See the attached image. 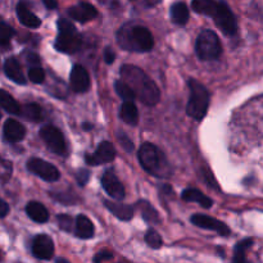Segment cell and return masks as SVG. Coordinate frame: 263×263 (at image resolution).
Wrapping results in <instances>:
<instances>
[{"mask_svg": "<svg viewBox=\"0 0 263 263\" xmlns=\"http://www.w3.org/2000/svg\"><path fill=\"white\" fill-rule=\"evenodd\" d=\"M121 77L125 82H127L134 90L136 99L140 100L143 104L153 107L161 99V91L156 82L139 67L133 64H125L121 67Z\"/></svg>", "mask_w": 263, "mask_h": 263, "instance_id": "cell-1", "label": "cell"}, {"mask_svg": "<svg viewBox=\"0 0 263 263\" xmlns=\"http://www.w3.org/2000/svg\"><path fill=\"white\" fill-rule=\"evenodd\" d=\"M117 41L122 49L139 53L151 51L154 46L153 35L144 26L122 27L117 32Z\"/></svg>", "mask_w": 263, "mask_h": 263, "instance_id": "cell-2", "label": "cell"}, {"mask_svg": "<svg viewBox=\"0 0 263 263\" xmlns=\"http://www.w3.org/2000/svg\"><path fill=\"white\" fill-rule=\"evenodd\" d=\"M141 167L148 174L156 177H167L170 175V166L164 154L152 143H144L138 152Z\"/></svg>", "mask_w": 263, "mask_h": 263, "instance_id": "cell-3", "label": "cell"}, {"mask_svg": "<svg viewBox=\"0 0 263 263\" xmlns=\"http://www.w3.org/2000/svg\"><path fill=\"white\" fill-rule=\"evenodd\" d=\"M57 26H58V36L54 41L55 50L66 54L76 53L82 45L81 33L67 18H59Z\"/></svg>", "mask_w": 263, "mask_h": 263, "instance_id": "cell-4", "label": "cell"}, {"mask_svg": "<svg viewBox=\"0 0 263 263\" xmlns=\"http://www.w3.org/2000/svg\"><path fill=\"white\" fill-rule=\"evenodd\" d=\"M187 86L190 89L189 102L186 105L187 116L197 121H202L210 107V92L202 82L195 79H189Z\"/></svg>", "mask_w": 263, "mask_h": 263, "instance_id": "cell-5", "label": "cell"}, {"mask_svg": "<svg viewBox=\"0 0 263 263\" xmlns=\"http://www.w3.org/2000/svg\"><path fill=\"white\" fill-rule=\"evenodd\" d=\"M195 53L200 61H215L222 54V45L212 30H204L199 33L195 43Z\"/></svg>", "mask_w": 263, "mask_h": 263, "instance_id": "cell-6", "label": "cell"}, {"mask_svg": "<svg viewBox=\"0 0 263 263\" xmlns=\"http://www.w3.org/2000/svg\"><path fill=\"white\" fill-rule=\"evenodd\" d=\"M216 26L222 31L225 35L234 36L238 31V23H236V17L228 5L225 0H220L218 9L213 17Z\"/></svg>", "mask_w": 263, "mask_h": 263, "instance_id": "cell-7", "label": "cell"}, {"mask_svg": "<svg viewBox=\"0 0 263 263\" xmlns=\"http://www.w3.org/2000/svg\"><path fill=\"white\" fill-rule=\"evenodd\" d=\"M40 138L53 153L63 156L67 152V144L63 134L53 125H45L40 130Z\"/></svg>", "mask_w": 263, "mask_h": 263, "instance_id": "cell-8", "label": "cell"}, {"mask_svg": "<svg viewBox=\"0 0 263 263\" xmlns=\"http://www.w3.org/2000/svg\"><path fill=\"white\" fill-rule=\"evenodd\" d=\"M27 170L31 174L36 175L37 177L43 179L46 182H54L59 180L61 174L54 164L44 161L40 158H31L27 161Z\"/></svg>", "mask_w": 263, "mask_h": 263, "instance_id": "cell-9", "label": "cell"}, {"mask_svg": "<svg viewBox=\"0 0 263 263\" xmlns=\"http://www.w3.org/2000/svg\"><path fill=\"white\" fill-rule=\"evenodd\" d=\"M54 243L50 236L41 234L33 238L32 246H31V252L32 256L37 259L43 261H50L54 257Z\"/></svg>", "mask_w": 263, "mask_h": 263, "instance_id": "cell-10", "label": "cell"}, {"mask_svg": "<svg viewBox=\"0 0 263 263\" xmlns=\"http://www.w3.org/2000/svg\"><path fill=\"white\" fill-rule=\"evenodd\" d=\"M102 186L107 192V194L115 200H123L126 197L125 186L121 184L113 170H107L102 176Z\"/></svg>", "mask_w": 263, "mask_h": 263, "instance_id": "cell-11", "label": "cell"}, {"mask_svg": "<svg viewBox=\"0 0 263 263\" xmlns=\"http://www.w3.org/2000/svg\"><path fill=\"white\" fill-rule=\"evenodd\" d=\"M116 158V149L109 141H102L98 145L94 154H85V161L90 166H99L103 163H109Z\"/></svg>", "mask_w": 263, "mask_h": 263, "instance_id": "cell-12", "label": "cell"}, {"mask_svg": "<svg viewBox=\"0 0 263 263\" xmlns=\"http://www.w3.org/2000/svg\"><path fill=\"white\" fill-rule=\"evenodd\" d=\"M192 222L193 225L198 226L200 229H204V230H212L216 231L218 235L221 236H229L230 235V229L229 226H226L222 221L216 220V218L211 217L207 215H194L192 216Z\"/></svg>", "mask_w": 263, "mask_h": 263, "instance_id": "cell-13", "label": "cell"}, {"mask_svg": "<svg viewBox=\"0 0 263 263\" xmlns=\"http://www.w3.org/2000/svg\"><path fill=\"white\" fill-rule=\"evenodd\" d=\"M69 85H71L72 91L74 92H85L90 87V76L81 64H74L69 74Z\"/></svg>", "mask_w": 263, "mask_h": 263, "instance_id": "cell-14", "label": "cell"}, {"mask_svg": "<svg viewBox=\"0 0 263 263\" xmlns=\"http://www.w3.org/2000/svg\"><path fill=\"white\" fill-rule=\"evenodd\" d=\"M67 13H68V15L72 20L81 23H86L98 17L97 8L86 2H81L79 4L73 5V7H69L67 9Z\"/></svg>", "mask_w": 263, "mask_h": 263, "instance_id": "cell-15", "label": "cell"}, {"mask_svg": "<svg viewBox=\"0 0 263 263\" xmlns=\"http://www.w3.org/2000/svg\"><path fill=\"white\" fill-rule=\"evenodd\" d=\"M3 135H4V139L8 143H20L25 139L26 128L17 120L9 118V120L5 121L4 126H3Z\"/></svg>", "mask_w": 263, "mask_h": 263, "instance_id": "cell-16", "label": "cell"}, {"mask_svg": "<svg viewBox=\"0 0 263 263\" xmlns=\"http://www.w3.org/2000/svg\"><path fill=\"white\" fill-rule=\"evenodd\" d=\"M103 202H104V205L107 207V210L121 221H130L134 217V215H135V207L130 204H125V203H121V200H118V202L103 200Z\"/></svg>", "mask_w": 263, "mask_h": 263, "instance_id": "cell-17", "label": "cell"}, {"mask_svg": "<svg viewBox=\"0 0 263 263\" xmlns=\"http://www.w3.org/2000/svg\"><path fill=\"white\" fill-rule=\"evenodd\" d=\"M15 12H17L18 21L22 23L23 26L30 28H37L41 26V20L35 14V13L31 12L27 8V5L25 4V2H20L15 8Z\"/></svg>", "mask_w": 263, "mask_h": 263, "instance_id": "cell-18", "label": "cell"}, {"mask_svg": "<svg viewBox=\"0 0 263 263\" xmlns=\"http://www.w3.org/2000/svg\"><path fill=\"white\" fill-rule=\"evenodd\" d=\"M4 73L7 74L8 79L14 81L15 84H20V85L26 84V79L22 73V68H21L20 62H18L15 58H13V57L5 59Z\"/></svg>", "mask_w": 263, "mask_h": 263, "instance_id": "cell-19", "label": "cell"}, {"mask_svg": "<svg viewBox=\"0 0 263 263\" xmlns=\"http://www.w3.org/2000/svg\"><path fill=\"white\" fill-rule=\"evenodd\" d=\"M181 198L184 202L198 203V204L202 205L205 210H208V208H211L213 205V200L210 197H207L200 190L194 189V187H187V189H185L182 192Z\"/></svg>", "mask_w": 263, "mask_h": 263, "instance_id": "cell-20", "label": "cell"}, {"mask_svg": "<svg viewBox=\"0 0 263 263\" xmlns=\"http://www.w3.org/2000/svg\"><path fill=\"white\" fill-rule=\"evenodd\" d=\"M74 234L80 239H91L95 234V228L89 217L84 215H79L76 217V226Z\"/></svg>", "mask_w": 263, "mask_h": 263, "instance_id": "cell-21", "label": "cell"}, {"mask_svg": "<svg viewBox=\"0 0 263 263\" xmlns=\"http://www.w3.org/2000/svg\"><path fill=\"white\" fill-rule=\"evenodd\" d=\"M26 213L32 221L37 223H45L49 220V212L45 205L39 202H30L26 205Z\"/></svg>", "mask_w": 263, "mask_h": 263, "instance_id": "cell-22", "label": "cell"}, {"mask_svg": "<svg viewBox=\"0 0 263 263\" xmlns=\"http://www.w3.org/2000/svg\"><path fill=\"white\" fill-rule=\"evenodd\" d=\"M220 0H193L192 8L195 13L207 17H215Z\"/></svg>", "mask_w": 263, "mask_h": 263, "instance_id": "cell-23", "label": "cell"}, {"mask_svg": "<svg viewBox=\"0 0 263 263\" xmlns=\"http://www.w3.org/2000/svg\"><path fill=\"white\" fill-rule=\"evenodd\" d=\"M170 15H171V20L175 25L179 26H185L189 21V8L185 3L177 2L175 4L171 5V9H170Z\"/></svg>", "mask_w": 263, "mask_h": 263, "instance_id": "cell-24", "label": "cell"}, {"mask_svg": "<svg viewBox=\"0 0 263 263\" xmlns=\"http://www.w3.org/2000/svg\"><path fill=\"white\" fill-rule=\"evenodd\" d=\"M120 118L125 123L131 126L138 125L139 122V110L136 108L135 103L130 102H123V104L121 105L120 108Z\"/></svg>", "mask_w": 263, "mask_h": 263, "instance_id": "cell-25", "label": "cell"}, {"mask_svg": "<svg viewBox=\"0 0 263 263\" xmlns=\"http://www.w3.org/2000/svg\"><path fill=\"white\" fill-rule=\"evenodd\" d=\"M0 104H2V108L9 115L14 116H21V112H22V107L20 105V103L12 97L8 91L5 90H2L0 91Z\"/></svg>", "mask_w": 263, "mask_h": 263, "instance_id": "cell-26", "label": "cell"}, {"mask_svg": "<svg viewBox=\"0 0 263 263\" xmlns=\"http://www.w3.org/2000/svg\"><path fill=\"white\" fill-rule=\"evenodd\" d=\"M21 116L25 120L31 121V122H41L44 117H45L43 108L39 104H36V103H28V104L23 105Z\"/></svg>", "mask_w": 263, "mask_h": 263, "instance_id": "cell-27", "label": "cell"}, {"mask_svg": "<svg viewBox=\"0 0 263 263\" xmlns=\"http://www.w3.org/2000/svg\"><path fill=\"white\" fill-rule=\"evenodd\" d=\"M136 205H138V208L140 210L141 216H143V218L146 222L154 223V225L161 223V217H159L158 212H157L156 208H154L148 200H139Z\"/></svg>", "mask_w": 263, "mask_h": 263, "instance_id": "cell-28", "label": "cell"}, {"mask_svg": "<svg viewBox=\"0 0 263 263\" xmlns=\"http://www.w3.org/2000/svg\"><path fill=\"white\" fill-rule=\"evenodd\" d=\"M115 90L116 92H117L118 97H120L123 102H127V100L134 102V100L136 99V95L135 92H134V90L131 89L130 85H128L127 82L123 81V80H117V81L115 82Z\"/></svg>", "mask_w": 263, "mask_h": 263, "instance_id": "cell-29", "label": "cell"}, {"mask_svg": "<svg viewBox=\"0 0 263 263\" xmlns=\"http://www.w3.org/2000/svg\"><path fill=\"white\" fill-rule=\"evenodd\" d=\"M15 31L14 28L10 27L7 22L3 21L2 25H0V45H2L3 50H7L10 45V40L14 36Z\"/></svg>", "mask_w": 263, "mask_h": 263, "instance_id": "cell-30", "label": "cell"}, {"mask_svg": "<svg viewBox=\"0 0 263 263\" xmlns=\"http://www.w3.org/2000/svg\"><path fill=\"white\" fill-rule=\"evenodd\" d=\"M253 246V239H244L240 243L236 244L235 254H234L233 262H246L247 261V249Z\"/></svg>", "mask_w": 263, "mask_h": 263, "instance_id": "cell-31", "label": "cell"}, {"mask_svg": "<svg viewBox=\"0 0 263 263\" xmlns=\"http://www.w3.org/2000/svg\"><path fill=\"white\" fill-rule=\"evenodd\" d=\"M50 195L57 200V202L63 203V204H67V205L77 204V200H79V198L71 192H58V193L50 192Z\"/></svg>", "mask_w": 263, "mask_h": 263, "instance_id": "cell-32", "label": "cell"}, {"mask_svg": "<svg viewBox=\"0 0 263 263\" xmlns=\"http://www.w3.org/2000/svg\"><path fill=\"white\" fill-rule=\"evenodd\" d=\"M28 79L33 84H43L44 80H45V71H44V68H41L40 64L39 66H31L28 68Z\"/></svg>", "mask_w": 263, "mask_h": 263, "instance_id": "cell-33", "label": "cell"}, {"mask_svg": "<svg viewBox=\"0 0 263 263\" xmlns=\"http://www.w3.org/2000/svg\"><path fill=\"white\" fill-rule=\"evenodd\" d=\"M57 221H58L59 228L63 231H67V233H72V230L76 226V220L73 221V218L68 215H58L57 216Z\"/></svg>", "mask_w": 263, "mask_h": 263, "instance_id": "cell-34", "label": "cell"}, {"mask_svg": "<svg viewBox=\"0 0 263 263\" xmlns=\"http://www.w3.org/2000/svg\"><path fill=\"white\" fill-rule=\"evenodd\" d=\"M145 241L151 248L153 249H159L162 247V238L156 230L151 229V230L146 231L145 234Z\"/></svg>", "mask_w": 263, "mask_h": 263, "instance_id": "cell-35", "label": "cell"}, {"mask_svg": "<svg viewBox=\"0 0 263 263\" xmlns=\"http://www.w3.org/2000/svg\"><path fill=\"white\" fill-rule=\"evenodd\" d=\"M200 177H202L203 182H205V184H207L208 186L213 187V189L220 190V186H218V184H217V182H216L215 176H213V174L208 168H202V170H200Z\"/></svg>", "mask_w": 263, "mask_h": 263, "instance_id": "cell-36", "label": "cell"}, {"mask_svg": "<svg viewBox=\"0 0 263 263\" xmlns=\"http://www.w3.org/2000/svg\"><path fill=\"white\" fill-rule=\"evenodd\" d=\"M117 138H118V141H120L121 146H122L126 152H128V153H130V152L134 151L133 140H131V139L128 138L125 133H118Z\"/></svg>", "mask_w": 263, "mask_h": 263, "instance_id": "cell-37", "label": "cell"}, {"mask_svg": "<svg viewBox=\"0 0 263 263\" xmlns=\"http://www.w3.org/2000/svg\"><path fill=\"white\" fill-rule=\"evenodd\" d=\"M12 170H13V164L10 163L9 161L7 159H3L2 161V182L5 184V182L9 180V177L12 176Z\"/></svg>", "mask_w": 263, "mask_h": 263, "instance_id": "cell-38", "label": "cell"}, {"mask_svg": "<svg viewBox=\"0 0 263 263\" xmlns=\"http://www.w3.org/2000/svg\"><path fill=\"white\" fill-rule=\"evenodd\" d=\"M90 179V172L87 170H79L76 174V180L80 186H85Z\"/></svg>", "mask_w": 263, "mask_h": 263, "instance_id": "cell-39", "label": "cell"}, {"mask_svg": "<svg viewBox=\"0 0 263 263\" xmlns=\"http://www.w3.org/2000/svg\"><path fill=\"white\" fill-rule=\"evenodd\" d=\"M115 254L109 251H100L99 253L95 254L94 257V262L95 263H99V262H105V261H110L113 259Z\"/></svg>", "mask_w": 263, "mask_h": 263, "instance_id": "cell-40", "label": "cell"}, {"mask_svg": "<svg viewBox=\"0 0 263 263\" xmlns=\"http://www.w3.org/2000/svg\"><path fill=\"white\" fill-rule=\"evenodd\" d=\"M26 61H27V63L31 66H39L41 62L40 57H39V54L33 53V51H26Z\"/></svg>", "mask_w": 263, "mask_h": 263, "instance_id": "cell-41", "label": "cell"}, {"mask_svg": "<svg viewBox=\"0 0 263 263\" xmlns=\"http://www.w3.org/2000/svg\"><path fill=\"white\" fill-rule=\"evenodd\" d=\"M103 58H104L105 63H107V64H112L113 62H115V59H116L115 51H113L112 49H110L109 46H108V48H105L104 53H103Z\"/></svg>", "mask_w": 263, "mask_h": 263, "instance_id": "cell-42", "label": "cell"}, {"mask_svg": "<svg viewBox=\"0 0 263 263\" xmlns=\"http://www.w3.org/2000/svg\"><path fill=\"white\" fill-rule=\"evenodd\" d=\"M8 212H9V205L4 199H2L0 200V217L4 218L8 215Z\"/></svg>", "mask_w": 263, "mask_h": 263, "instance_id": "cell-43", "label": "cell"}, {"mask_svg": "<svg viewBox=\"0 0 263 263\" xmlns=\"http://www.w3.org/2000/svg\"><path fill=\"white\" fill-rule=\"evenodd\" d=\"M44 5H45L48 9H55L57 7H58V3H57V0H43Z\"/></svg>", "mask_w": 263, "mask_h": 263, "instance_id": "cell-44", "label": "cell"}, {"mask_svg": "<svg viewBox=\"0 0 263 263\" xmlns=\"http://www.w3.org/2000/svg\"><path fill=\"white\" fill-rule=\"evenodd\" d=\"M98 2L102 3V4L109 5L110 8H116L118 4H120V3H118V0H98Z\"/></svg>", "mask_w": 263, "mask_h": 263, "instance_id": "cell-45", "label": "cell"}, {"mask_svg": "<svg viewBox=\"0 0 263 263\" xmlns=\"http://www.w3.org/2000/svg\"><path fill=\"white\" fill-rule=\"evenodd\" d=\"M162 0H145V4H148L149 7H153V5L158 4V3H161Z\"/></svg>", "mask_w": 263, "mask_h": 263, "instance_id": "cell-46", "label": "cell"}, {"mask_svg": "<svg viewBox=\"0 0 263 263\" xmlns=\"http://www.w3.org/2000/svg\"><path fill=\"white\" fill-rule=\"evenodd\" d=\"M82 128H84L85 131H90L92 128V125L91 123H87V122H85L84 125H82Z\"/></svg>", "mask_w": 263, "mask_h": 263, "instance_id": "cell-47", "label": "cell"}, {"mask_svg": "<svg viewBox=\"0 0 263 263\" xmlns=\"http://www.w3.org/2000/svg\"><path fill=\"white\" fill-rule=\"evenodd\" d=\"M57 262H64V263H68V261H67V259H62V258H58V259H57Z\"/></svg>", "mask_w": 263, "mask_h": 263, "instance_id": "cell-48", "label": "cell"}, {"mask_svg": "<svg viewBox=\"0 0 263 263\" xmlns=\"http://www.w3.org/2000/svg\"><path fill=\"white\" fill-rule=\"evenodd\" d=\"M130 2H135V0H130Z\"/></svg>", "mask_w": 263, "mask_h": 263, "instance_id": "cell-49", "label": "cell"}]
</instances>
